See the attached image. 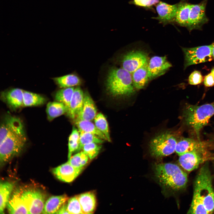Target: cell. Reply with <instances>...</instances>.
Segmentation results:
<instances>
[{
	"label": "cell",
	"instance_id": "3957f363",
	"mask_svg": "<svg viewBox=\"0 0 214 214\" xmlns=\"http://www.w3.org/2000/svg\"><path fill=\"white\" fill-rule=\"evenodd\" d=\"M214 115L213 103L200 106L187 104L184 109L183 117L186 124L193 129L199 140L201 130Z\"/></svg>",
	"mask_w": 214,
	"mask_h": 214
},
{
	"label": "cell",
	"instance_id": "d4e9b609",
	"mask_svg": "<svg viewBox=\"0 0 214 214\" xmlns=\"http://www.w3.org/2000/svg\"><path fill=\"white\" fill-rule=\"evenodd\" d=\"M14 183L12 182L6 181L1 182L0 184V213H4L14 190Z\"/></svg>",
	"mask_w": 214,
	"mask_h": 214
},
{
	"label": "cell",
	"instance_id": "484cf974",
	"mask_svg": "<svg viewBox=\"0 0 214 214\" xmlns=\"http://www.w3.org/2000/svg\"><path fill=\"white\" fill-rule=\"evenodd\" d=\"M74 121L79 131L93 134L104 140L107 141L105 135L97 129L95 124L91 121L76 118L74 119Z\"/></svg>",
	"mask_w": 214,
	"mask_h": 214
},
{
	"label": "cell",
	"instance_id": "9c48e42d",
	"mask_svg": "<svg viewBox=\"0 0 214 214\" xmlns=\"http://www.w3.org/2000/svg\"><path fill=\"white\" fill-rule=\"evenodd\" d=\"M213 159V155L206 149L186 152L179 156V161L184 169L190 171L197 169L205 162Z\"/></svg>",
	"mask_w": 214,
	"mask_h": 214
},
{
	"label": "cell",
	"instance_id": "8992f818",
	"mask_svg": "<svg viewBox=\"0 0 214 214\" xmlns=\"http://www.w3.org/2000/svg\"><path fill=\"white\" fill-rule=\"evenodd\" d=\"M177 143L175 136L171 132H163L151 140L149 145L150 153L155 158L169 155L175 151Z\"/></svg>",
	"mask_w": 214,
	"mask_h": 214
},
{
	"label": "cell",
	"instance_id": "ee69618b",
	"mask_svg": "<svg viewBox=\"0 0 214 214\" xmlns=\"http://www.w3.org/2000/svg\"><path fill=\"white\" fill-rule=\"evenodd\" d=\"M213 103H214V102H213Z\"/></svg>",
	"mask_w": 214,
	"mask_h": 214
},
{
	"label": "cell",
	"instance_id": "f546056e",
	"mask_svg": "<svg viewBox=\"0 0 214 214\" xmlns=\"http://www.w3.org/2000/svg\"><path fill=\"white\" fill-rule=\"evenodd\" d=\"M74 89L73 87L62 88L58 91L55 95L56 101L63 103L67 108V111Z\"/></svg>",
	"mask_w": 214,
	"mask_h": 214
},
{
	"label": "cell",
	"instance_id": "4dcf8cb0",
	"mask_svg": "<svg viewBox=\"0 0 214 214\" xmlns=\"http://www.w3.org/2000/svg\"><path fill=\"white\" fill-rule=\"evenodd\" d=\"M89 158L87 155L82 151L72 156L68 161L74 168L82 170Z\"/></svg>",
	"mask_w": 214,
	"mask_h": 214
},
{
	"label": "cell",
	"instance_id": "30bf717a",
	"mask_svg": "<svg viewBox=\"0 0 214 214\" xmlns=\"http://www.w3.org/2000/svg\"><path fill=\"white\" fill-rule=\"evenodd\" d=\"M208 0H202L197 4H191L188 26L190 32L194 30H202L203 26L209 21L206 13Z\"/></svg>",
	"mask_w": 214,
	"mask_h": 214
},
{
	"label": "cell",
	"instance_id": "cb8c5ba5",
	"mask_svg": "<svg viewBox=\"0 0 214 214\" xmlns=\"http://www.w3.org/2000/svg\"><path fill=\"white\" fill-rule=\"evenodd\" d=\"M148 62L131 74L133 85L137 89L144 88L149 80L148 74Z\"/></svg>",
	"mask_w": 214,
	"mask_h": 214
},
{
	"label": "cell",
	"instance_id": "6da1fadb",
	"mask_svg": "<svg viewBox=\"0 0 214 214\" xmlns=\"http://www.w3.org/2000/svg\"><path fill=\"white\" fill-rule=\"evenodd\" d=\"M153 167L155 178L165 190L176 191L186 186L187 174L177 165L170 163H158Z\"/></svg>",
	"mask_w": 214,
	"mask_h": 214
},
{
	"label": "cell",
	"instance_id": "4316f807",
	"mask_svg": "<svg viewBox=\"0 0 214 214\" xmlns=\"http://www.w3.org/2000/svg\"><path fill=\"white\" fill-rule=\"evenodd\" d=\"M46 111L48 119L51 121L67 113V109L63 103L56 101L48 102L47 105Z\"/></svg>",
	"mask_w": 214,
	"mask_h": 214
},
{
	"label": "cell",
	"instance_id": "83f0119b",
	"mask_svg": "<svg viewBox=\"0 0 214 214\" xmlns=\"http://www.w3.org/2000/svg\"><path fill=\"white\" fill-rule=\"evenodd\" d=\"M45 98L42 95L23 90V107H29L42 105L46 101Z\"/></svg>",
	"mask_w": 214,
	"mask_h": 214
},
{
	"label": "cell",
	"instance_id": "8d00e7d4",
	"mask_svg": "<svg viewBox=\"0 0 214 214\" xmlns=\"http://www.w3.org/2000/svg\"><path fill=\"white\" fill-rule=\"evenodd\" d=\"M102 146L100 144L92 143L84 145L81 150L92 160L96 157L98 154Z\"/></svg>",
	"mask_w": 214,
	"mask_h": 214
},
{
	"label": "cell",
	"instance_id": "7bdbcfd3",
	"mask_svg": "<svg viewBox=\"0 0 214 214\" xmlns=\"http://www.w3.org/2000/svg\"><path fill=\"white\" fill-rule=\"evenodd\" d=\"M211 73L214 76V67L212 69Z\"/></svg>",
	"mask_w": 214,
	"mask_h": 214
},
{
	"label": "cell",
	"instance_id": "d590c367",
	"mask_svg": "<svg viewBox=\"0 0 214 214\" xmlns=\"http://www.w3.org/2000/svg\"><path fill=\"white\" fill-rule=\"evenodd\" d=\"M67 207L69 214H84L78 195L75 196L68 199Z\"/></svg>",
	"mask_w": 214,
	"mask_h": 214
},
{
	"label": "cell",
	"instance_id": "2e32d148",
	"mask_svg": "<svg viewBox=\"0 0 214 214\" xmlns=\"http://www.w3.org/2000/svg\"><path fill=\"white\" fill-rule=\"evenodd\" d=\"M207 149V144L199 140L183 138L177 142L175 151L179 156L188 152Z\"/></svg>",
	"mask_w": 214,
	"mask_h": 214
},
{
	"label": "cell",
	"instance_id": "5b68a950",
	"mask_svg": "<svg viewBox=\"0 0 214 214\" xmlns=\"http://www.w3.org/2000/svg\"><path fill=\"white\" fill-rule=\"evenodd\" d=\"M27 140L24 126L9 134L0 143V164L3 166L22 151Z\"/></svg>",
	"mask_w": 214,
	"mask_h": 214
},
{
	"label": "cell",
	"instance_id": "e575fe53",
	"mask_svg": "<svg viewBox=\"0 0 214 214\" xmlns=\"http://www.w3.org/2000/svg\"><path fill=\"white\" fill-rule=\"evenodd\" d=\"M188 214H210L201 200L193 194Z\"/></svg>",
	"mask_w": 214,
	"mask_h": 214
},
{
	"label": "cell",
	"instance_id": "4fadbf2b",
	"mask_svg": "<svg viewBox=\"0 0 214 214\" xmlns=\"http://www.w3.org/2000/svg\"><path fill=\"white\" fill-rule=\"evenodd\" d=\"M178 4H170L163 1H159L156 6L158 16L152 18L158 20L160 23L165 25L174 23Z\"/></svg>",
	"mask_w": 214,
	"mask_h": 214
},
{
	"label": "cell",
	"instance_id": "ab89813d",
	"mask_svg": "<svg viewBox=\"0 0 214 214\" xmlns=\"http://www.w3.org/2000/svg\"><path fill=\"white\" fill-rule=\"evenodd\" d=\"M204 83V85L207 87H210L214 85V76L211 73L205 77Z\"/></svg>",
	"mask_w": 214,
	"mask_h": 214
},
{
	"label": "cell",
	"instance_id": "1f68e13d",
	"mask_svg": "<svg viewBox=\"0 0 214 214\" xmlns=\"http://www.w3.org/2000/svg\"><path fill=\"white\" fill-rule=\"evenodd\" d=\"M94 121L97 129L105 135L108 141L111 142L108 124L104 115L101 113L97 114L94 119Z\"/></svg>",
	"mask_w": 214,
	"mask_h": 214
},
{
	"label": "cell",
	"instance_id": "7a4b0ae2",
	"mask_svg": "<svg viewBox=\"0 0 214 214\" xmlns=\"http://www.w3.org/2000/svg\"><path fill=\"white\" fill-rule=\"evenodd\" d=\"M106 85L109 94L114 97L130 96L134 93L136 89L131 74L122 67H114L109 69Z\"/></svg>",
	"mask_w": 214,
	"mask_h": 214
},
{
	"label": "cell",
	"instance_id": "52a82bcc",
	"mask_svg": "<svg viewBox=\"0 0 214 214\" xmlns=\"http://www.w3.org/2000/svg\"><path fill=\"white\" fill-rule=\"evenodd\" d=\"M21 197L29 214L42 213L45 203V195L40 189L30 187H20Z\"/></svg>",
	"mask_w": 214,
	"mask_h": 214
},
{
	"label": "cell",
	"instance_id": "ac0fdd59",
	"mask_svg": "<svg viewBox=\"0 0 214 214\" xmlns=\"http://www.w3.org/2000/svg\"><path fill=\"white\" fill-rule=\"evenodd\" d=\"M84 93L81 89L78 86L75 88L67 114L71 119H75L82 110Z\"/></svg>",
	"mask_w": 214,
	"mask_h": 214
},
{
	"label": "cell",
	"instance_id": "60d3db41",
	"mask_svg": "<svg viewBox=\"0 0 214 214\" xmlns=\"http://www.w3.org/2000/svg\"><path fill=\"white\" fill-rule=\"evenodd\" d=\"M55 214H69L67 210V204L64 203Z\"/></svg>",
	"mask_w": 214,
	"mask_h": 214
},
{
	"label": "cell",
	"instance_id": "836d02e7",
	"mask_svg": "<svg viewBox=\"0 0 214 214\" xmlns=\"http://www.w3.org/2000/svg\"><path fill=\"white\" fill-rule=\"evenodd\" d=\"M80 133L79 146L77 151L81 150L85 145L92 143L101 144L104 140L91 133L79 131Z\"/></svg>",
	"mask_w": 214,
	"mask_h": 214
},
{
	"label": "cell",
	"instance_id": "ffe728a7",
	"mask_svg": "<svg viewBox=\"0 0 214 214\" xmlns=\"http://www.w3.org/2000/svg\"><path fill=\"white\" fill-rule=\"evenodd\" d=\"M178 4L174 23L178 25L187 28L191 4L188 0H182Z\"/></svg>",
	"mask_w": 214,
	"mask_h": 214
},
{
	"label": "cell",
	"instance_id": "277c9868",
	"mask_svg": "<svg viewBox=\"0 0 214 214\" xmlns=\"http://www.w3.org/2000/svg\"><path fill=\"white\" fill-rule=\"evenodd\" d=\"M193 194L201 200L210 214L212 213L214 210V191L207 164L201 168L196 178Z\"/></svg>",
	"mask_w": 214,
	"mask_h": 214
},
{
	"label": "cell",
	"instance_id": "7402d4cb",
	"mask_svg": "<svg viewBox=\"0 0 214 214\" xmlns=\"http://www.w3.org/2000/svg\"><path fill=\"white\" fill-rule=\"evenodd\" d=\"M68 199L65 194L50 197L45 202L42 214H55Z\"/></svg>",
	"mask_w": 214,
	"mask_h": 214
},
{
	"label": "cell",
	"instance_id": "f1b7e54d",
	"mask_svg": "<svg viewBox=\"0 0 214 214\" xmlns=\"http://www.w3.org/2000/svg\"><path fill=\"white\" fill-rule=\"evenodd\" d=\"M54 80L62 88H65L78 86L81 83L79 78L74 74H69L54 78Z\"/></svg>",
	"mask_w": 214,
	"mask_h": 214
},
{
	"label": "cell",
	"instance_id": "44dd1931",
	"mask_svg": "<svg viewBox=\"0 0 214 214\" xmlns=\"http://www.w3.org/2000/svg\"><path fill=\"white\" fill-rule=\"evenodd\" d=\"M3 97L5 103L12 109L23 107V90L21 89L10 90L4 94Z\"/></svg>",
	"mask_w": 214,
	"mask_h": 214
},
{
	"label": "cell",
	"instance_id": "d6a6232c",
	"mask_svg": "<svg viewBox=\"0 0 214 214\" xmlns=\"http://www.w3.org/2000/svg\"><path fill=\"white\" fill-rule=\"evenodd\" d=\"M80 133L75 128H74L68 139V158L69 159L73 153L78 151L79 146Z\"/></svg>",
	"mask_w": 214,
	"mask_h": 214
},
{
	"label": "cell",
	"instance_id": "603a6c76",
	"mask_svg": "<svg viewBox=\"0 0 214 214\" xmlns=\"http://www.w3.org/2000/svg\"><path fill=\"white\" fill-rule=\"evenodd\" d=\"M78 198L84 214H92L96 206V198L95 193L89 192L78 195Z\"/></svg>",
	"mask_w": 214,
	"mask_h": 214
},
{
	"label": "cell",
	"instance_id": "8fae6325",
	"mask_svg": "<svg viewBox=\"0 0 214 214\" xmlns=\"http://www.w3.org/2000/svg\"><path fill=\"white\" fill-rule=\"evenodd\" d=\"M148 61L147 53L140 50H133L127 52L122 57V67L132 74Z\"/></svg>",
	"mask_w": 214,
	"mask_h": 214
},
{
	"label": "cell",
	"instance_id": "f35d334b",
	"mask_svg": "<svg viewBox=\"0 0 214 214\" xmlns=\"http://www.w3.org/2000/svg\"><path fill=\"white\" fill-rule=\"evenodd\" d=\"M203 77L201 73L199 71L195 70L193 72L188 78V83L191 85H196L201 83Z\"/></svg>",
	"mask_w": 214,
	"mask_h": 214
},
{
	"label": "cell",
	"instance_id": "b9f144b4",
	"mask_svg": "<svg viewBox=\"0 0 214 214\" xmlns=\"http://www.w3.org/2000/svg\"><path fill=\"white\" fill-rule=\"evenodd\" d=\"M211 45L212 48V56L214 58V42Z\"/></svg>",
	"mask_w": 214,
	"mask_h": 214
},
{
	"label": "cell",
	"instance_id": "74e56055",
	"mask_svg": "<svg viewBox=\"0 0 214 214\" xmlns=\"http://www.w3.org/2000/svg\"><path fill=\"white\" fill-rule=\"evenodd\" d=\"M159 2V0H133L131 3L139 7L150 8Z\"/></svg>",
	"mask_w": 214,
	"mask_h": 214
},
{
	"label": "cell",
	"instance_id": "ba28073f",
	"mask_svg": "<svg viewBox=\"0 0 214 214\" xmlns=\"http://www.w3.org/2000/svg\"><path fill=\"white\" fill-rule=\"evenodd\" d=\"M182 49L185 56L184 69L192 65L210 61L213 57L211 45Z\"/></svg>",
	"mask_w": 214,
	"mask_h": 214
},
{
	"label": "cell",
	"instance_id": "5bb4252c",
	"mask_svg": "<svg viewBox=\"0 0 214 214\" xmlns=\"http://www.w3.org/2000/svg\"><path fill=\"white\" fill-rule=\"evenodd\" d=\"M81 171L73 167L68 161L52 169L53 173L58 179L66 182L73 181Z\"/></svg>",
	"mask_w": 214,
	"mask_h": 214
},
{
	"label": "cell",
	"instance_id": "d6986e66",
	"mask_svg": "<svg viewBox=\"0 0 214 214\" xmlns=\"http://www.w3.org/2000/svg\"><path fill=\"white\" fill-rule=\"evenodd\" d=\"M97 114V109L94 102L89 93L85 92L82 110L76 118L92 121Z\"/></svg>",
	"mask_w": 214,
	"mask_h": 214
},
{
	"label": "cell",
	"instance_id": "7c38bea8",
	"mask_svg": "<svg viewBox=\"0 0 214 214\" xmlns=\"http://www.w3.org/2000/svg\"><path fill=\"white\" fill-rule=\"evenodd\" d=\"M172 65L166 56H154L148 62V74L149 80L163 74Z\"/></svg>",
	"mask_w": 214,
	"mask_h": 214
},
{
	"label": "cell",
	"instance_id": "9a60e30c",
	"mask_svg": "<svg viewBox=\"0 0 214 214\" xmlns=\"http://www.w3.org/2000/svg\"><path fill=\"white\" fill-rule=\"evenodd\" d=\"M23 126L22 122L19 118L10 115L5 116L0 125V143L9 134Z\"/></svg>",
	"mask_w": 214,
	"mask_h": 214
},
{
	"label": "cell",
	"instance_id": "e0dca14e",
	"mask_svg": "<svg viewBox=\"0 0 214 214\" xmlns=\"http://www.w3.org/2000/svg\"><path fill=\"white\" fill-rule=\"evenodd\" d=\"M6 207L10 214H29L28 210L22 199L20 187L14 190Z\"/></svg>",
	"mask_w": 214,
	"mask_h": 214
}]
</instances>
